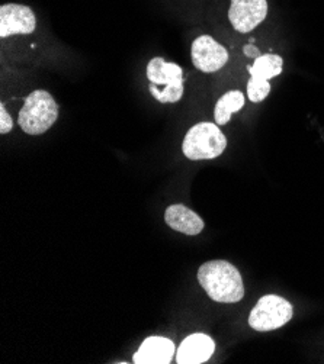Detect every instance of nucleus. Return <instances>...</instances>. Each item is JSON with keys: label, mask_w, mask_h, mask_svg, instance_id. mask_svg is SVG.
Instances as JSON below:
<instances>
[{"label": "nucleus", "mask_w": 324, "mask_h": 364, "mask_svg": "<svg viewBox=\"0 0 324 364\" xmlns=\"http://www.w3.org/2000/svg\"><path fill=\"white\" fill-rule=\"evenodd\" d=\"M293 305L278 295H265L251 309L249 325L255 331L268 333L281 328L293 318Z\"/></svg>", "instance_id": "39448f33"}, {"label": "nucleus", "mask_w": 324, "mask_h": 364, "mask_svg": "<svg viewBox=\"0 0 324 364\" xmlns=\"http://www.w3.org/2000/svg\"><path fill=\"white\" fill-rule=\"evenodd\" d=\"M166 224L174 230L187 235H197L204 230V221L201 216L185 205H172L164 213Z\"/></svg>", "instance_id": "9b49d317"}, {"label": "nucleus", "mask_w": 324, "mask_h": 364, "mask_svg": "<svg viewBox=\"0 0 324 364\" xmlns=\"http://www.w3.org/2000/svg\"><path fill=\"white\" fill-rule=\"evenodd\" d=\"M58 118V105L46 90H35L26 99L19 112V127L25 134L41 135Z\"/></svg>", "instance_id": "f03ea898"}, {"label": "nucleus", "mask_w": 324, "mask_h": 364, "mask_svg": "<svg viewBox=\"0 0 324 364\" xmlns=\"http://www.w3.org/2000/svg\"><path fill=\"white\" fill-rule=\"evenodd\" d=\"M37 28V19L31 8L8 4L0 8V36L8 38L12 35H28Z\"/></svg>", "instance_id": "6e6552de"}, {"label": "nucleus", "mask_w": 324, "mask_h": 364, "mask_svg": "<svg viewBox=\"0 0 324 364\" xmlns=\"http://www.w3.org/2000/svg\"><path fill=\"white\" fill-rule=\"evenodd\" d=\"M243 106H244V95L239 90L227 92L219 99L217 105H215V109H214L215 122H217L219 127L229 124L233 114L241 111Z\"/></svg>", "instance_id": "f8f14e48"}, {"label": "nucleus", "mask_w": 324, "mask_h": 364, "mask_svg": "<svg viewBox=\"0 0 324 364\" xmlns=\"http://www.w3.org/2000/svg\"><path fill=\"white\" fill-rule=\"evenodd\" d=\"M14 128L11 115L6 112L5 105H0V134H8Z\"/></svg>", "instance_id": "2eb2a0df"}, {"label": "nucleus", "mask_w": 324, "mask_h": 364, "mask_svg": "<svg viewBox=\"0 0 324 364\" xmlns=\"http://www.w3.org/2000/svg\"><path fill=\"white\" fill-rule=\"evenodd\" d=\"M268 15L266 0H231L229 19L237 32L247 33L258 28Z\"/></svg>", "instance_id": "0eeeda50"}, {"label": "nucleus", "mask_w": 324, "mask_h": 364, "mask_svg": "<svg viewBox=\"0 0 324 364\" xmlns=\"http://www.w3.org/2000/svg\"><path fill=\"white\" fill-rule=\"evenodd\" d=\"M198 282L207 295L219 304H236L244 296L240 272L226 260H212L198 270Z\"/></svg>", "instance_id": "f257e3e1"}, {"label": "nucleus", "mask_w": 324, "mask_h": 364, "mask_svg": "<svg viewBox=\"0 0 324 364\" xmlns=\"http://www.w3.org/2000/svg\"><path fill=\"white\" fill-rule=\"evenodd\" d=\"M174 354V344L164 337H150L142 341L134 354L135 364H169Z\"/></svg>", "instance_id": "9d476101"}, {"label": "nucleus", "mask_w": 324, "mask_h": 364, "mask_svg": "<svg viewBox=\"0 0 324 364\" xmlns=\"http://www.w3.org/2000/svg\"><path fill=\"white\" fill-rule=\"evenodd\" d=\"M194 65L204 73L221 70L229 61V51L209 35H201L191 48Z\"/></svg>", "instance_id": "423d86ee"}, {"label": "nucleus", "mask_w": 324, "mask_h": 364, "mask_svg": "<svg viewBox=\"0 0 324 364\" xmlns=\"http://www.w3.org/2000/svg\"><path fill=\"white\" fill-rule=\"evenodd\" d=\"M150 93L160 103H176L184 96V70L174 63L160 57L153 58L147 65Z\"/></svg>", "instance_id": "7ed1b4c3"}, {"label": "nucleus", "mask_w": 324, "mask_h": 364, "mask_svg": "<svg viewBox=\"0 0 324 364\" xmlns=\"http://www.w3.org/2000/svg\"><path fill=\"white\" fill-rule=\"evenodd\" d=\"M271 93V83L258 77H250L247 82V97L250 102L261 103Z\"/></svg>", "instance_id": "4468645a"}, {"label": "nucleus", "mask_w": 324, "mask_h": 364, "mask_svg": "<svg viewBox=\"0 0 324 364\" xmlns=\"http://www.w3.org/2000/svg\"><path fill=\"white\" fill-rule=\"evenodd\" d=\"M215 351V343L207 334H192L187 337L177 350L179 364H201L208 361Z\"/></svg>", "instance_id": "1a4fd4ad"}, {"label": "nucleus", "mask_w": 324, "mask_h": 364, "mask_svg": "<svg viewBox=\"0 0 324 364\" xmlns=\"http://www.w3.org/2000/svg\"><path fill=\"white\" fill-rule=\"evenodd\" d=\"M227 147V138L211 122H199L194 125L184 138L182 151L189 160H212L220 157Z\"/></svg>", "instance_id": "20e7f679"}, {"label": "nucleus", "mask_w": 324, "mask_h": 364, "mask_svg": "<svg viewBox=\"0 0 324 364\" xmlns=\"http://www.w3.org/2000/svg\"><path fill=\"white\" fill-rule=\"evenodd\" d=\"M283 60L275 54H262L254 63V65H249L247 70L250 73V77H258L262 80H271L282 73Z\"/></svg>", "instance_id": "ddd939ff"}, {"label": "nucleus", "mask_w": 324, "mask_h": 364, "mask_svg": "<svg viewBox=\"0 0 324 364\" xmlns=\"http://www.w3.org/2000/svg\"><path fill=\"white\" fill-rule=\"evenodd\" d=\"M243 53H244V55H247L249 58H255V60L262 55V54L259 53V50H258L256 47H254V46H246L244 50H243Z\"/></svg>", "instance_id": "dca6fc26"}]
</instances>
